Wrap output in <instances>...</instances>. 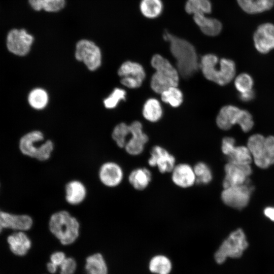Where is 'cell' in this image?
<instances>
[{
  "instance_id": "1",
  "label": "cell",
  "mask_w": 274,
  "mask_h": 274,
  "mask_svg": "<svg viewBox=\"0 0 274 274\" xmlns=\"http://www.w3.org/2000/svg\"><path fill=\"white\" fill-rule=\"evenodd\" d=\"M164 39L169 43L170 52L177 61V70L184 79L191 77L199 68L195 48L188 41L165 31Z\"/></svg>"
},
{
  "instance_id": "2",
  "label": "cell",
  "mask_w": 274,
  "mask_h": 274,
  "mask_svg": "<svg viewBox=\"0 0 274 274\" xmlns=\"http://www.w3.org/2000/svg\"><path fill=\"white\" fill-rule=\"evenodd\" d=\"M199 68L207 80L221 86L230 82L236 72L233 60L227 58L219 59L213 54H207L201 57Z\"/></svg>"
},
{
  "instance_id": "3",
  "label": "cell",
  "mask_w": 274,
  "mask_h": 274,
  "mask_svg": "<svg viewBox=\"0 0 274 274\" xmlns=\"http://www.w3.org/2000/svg\"><path fill=\"white\" fill-rule=\"evenodd\" d=\"M48 227L51 233L63 245L72 244L79 235L80 223L67 211H59L52 214Z\"/></svg>"
},
{
  "instance_id": "4",
  "label": "cell",
  "mask_w": 274,
  "mask_h": 274,
  "mask_svg": "<svg viewBox=\"0 0 274 274\" xmlns=\"http://www.w3.org/2000/svg\"><path fill=\"white\" fill-rule=\"evenodd\" d=\"M151 64L155 70L151 79V89L156 93L160 94L166 89L177 86L179 82V73L167 59L160 54L154 55L151 60Z\"/></svg>"
},
{
  "instance_id": "5",
  "label": "cell",
  "mask_w": 274,
  "mask_h": 274,
  "mask_svg": "<svg viewBox=\"0 0 274 274\" xmlns=\"http://www.w3.org/2000/svg\"><path fill=\"white\" fill-rule=\"evenodd\" d=\"M44 139V135L40 131L29 132L20 139L19 149L24 155L41 161H46L51 156L54 145L50 140L41 143Z\"/></svg>"
},
{
  "instance_id": "6",
  "label": "cell",
  "mask_w": 274,
  "mask_h": 274,
  "mask_svg": "<svg viewBox=\"0 0 274 274\" xmlns=\"http://www.w3.org/2000/svg\"><path fill=\"white\" fill-rule=\"evenodd\" d=\"M248 246L244 232L242 229H237L230 233L221 243L214 253V260L216 263L222 264L228 258H239Z\"/></svg>"
},
{
  "instance_id": "7",
  "label": "cell",
  "mask_w": 274,
  "mask_h": 274,
  "mask_svg": "<svg viewBox=\"0 0 274 274\" xmlns=\"http://www.w3.org/2000/svg\"><path fill=\"white\" fill-rule=\"evenodd\" d=\"M76 59L83 62L90 71H95L100 65L101 52L96 43L87 38L78 40L75 45Z\"/></svg>"
},
{
  "instance_id": "8",
  "label": "cell",
  "mask_w": 274,
  "mask_h": 274,
  "mask_svg": "<svg viewBox=\"0 0 274 274\" xmlns=\"http://www.w3.org/2000/svg\"><path fill=\"white\" fill-rule=\"evenodd\" d=\"M265 139L262 135L255 134L249 137L247 143L255 164L261 168L269 167L274 162V153L267 147Z\"/></svg>"
},
{
  "instance_id": "9",
  "label": "cell",
  "mask_w": 274,
  "mask_h": 274,
  "mask_svg": "<svg viewBox=\"0 0 274 274\" xmlns=\"http://www.w3.org/2000/svg\"><path fill=\"white\" fill-rule=\"evenodd\" d=\"M35 38L23 28L11 29L8 33L6 45L8 50L13 54L23 56L30 51Z\"/></svg>"
},
{
  "instance_id": "10",
  "label": "cell",
  "mask_w": 274,
  "mask_h": 274,
  "mask_svg": "<svg viewBox=\"0 0 274 274\" xmlns=\"http://www.w3.org/2000/svg\"><path fill=\"white\" fill-rule=\"evenodd\" d=\"M253 187L248 183L224 188L221 193V199L227 206L241 210L249 203Z\"/></svg>"
},
{
  "instance_id": "11",
  "label": "cell",
  "mask_w": 274,
  "mask_h": 274,
  "mask_svg": "<svg viewBox=\"0 0 274 274\" xmlns=\"http://www.w3.org/2000/svg\"><path fill=\"white\" fill-rule=\"evenodd\" d=\"M118 74L121 78V83L131 89L140 87L146 77L143 66L138 62L131 61L123 62L118 71Z\"/></svg>"
},
{
  "instance_id": "12",
  "label": "cell",
  "mask_w": 274,
  "mask_h": 274,
  "mask_svg": "<svg viewBox=\"0 0 274 274\" xmlns=\"http://www.w3.org/2000/svg\"><path fill=\"white\" fill-rule=\"evenodd\" d=\"M32 218L26 214H15L0 209V234L5 229L26 231L33 225Z\"/></svg>"
},
{
  "instance_id": "13",
  "label": "cell",
  "mask_w": 274,
  "mask_h": 274,
  "mask_svg": "<svg viewBox=\"0 0 274 274\" xmlns=\"http://www.w3.org/2000/svg\"><path fill=\"white\" fill-rule=\"evenodd\" d=\"M224 170V188L245 184L252 172L250 164L238 165L228 162L225 165Z\"/></svg>"
},
{
  "instance_id": "14",
  "label": "cell",
  "mask_w": 274,
  "mask_h": 274,
  "mask_svg": "<svg viewBox=\"0 0 274 274\" xmlns=\"http://www.w3.org/2000/svg\"><path fill=\"white\" fill-rule=\"evenodd\" d=\"M129 125L131 137L126 142L124 149L131 155H138L143 151L148 136L143 132V125L140 121H133Z\"/></svg>"
},
{
  "instance_id": "15",
  "label": "cell",
  "mask_w": 274,
  "mask_h": 274,
  "mask_svg": "<svg viewBox=\"0 0 274 274\" xmlns=\"http://www.w3.org/2000/svg\"><path fill=\"white\" fill-rule=\"evenodd\" d=\"M175 163V157L163 147L155 146L151 149L148 164L152 167L156 166L160 173L171 172Z\"/></svg>"
},
{
  "instance_id": "16",
  "label": "cell",
  "mask_w": 274,
  "mask_h": 274,
  "mask_svg": "<svg viewBox=\"0 0 274 274\" xmlns=\"http://www.w3.org/2000/svg\"><path fill=\"white\" fill-rule=\"evenodd\" d=\"M253 40L256 50L261 53H267L274 49V25L266 23L259 25Z\"/></svg>"
},
{
  "instance_id": "17",
  "label": "cell",
  "mask_w": 274,
  "mask_h": 274,
  "mask_svg": "<svg viewBox=\"0 0 274 274\" xmlns=\"http://www.w3.org/2000/svg\"><path fill=\"white\" fill-rule=\"evenodd\" d=\"M98 177L100 182L105 186L115 187L121 183L123 179V172L118 163L107 162L100 166Z\"/></svg>"
},
{
  "instance_id": "18",
  "label": "cell",
  "mask_w": 274,
  "mask_h": 274,
  "mask_svg": "<svg viewBox=\"0 0 274 274\" xmlns=\"http://www.w3.org/2000/svg\"><path fill=\"white\" fill-rule=\"evenodd\" d=\"M243 111V110L235 106L227 105L223 107L216 118L217 126L222 130H227L233 125L239 124Z\"/></svg>"
},
{
  "instance_id": "19",
  "label": "cell",
  "mask_w": 274,
  "mask_h": 274,
  "mask_svg": "<svg viewBox=\"0 0 274 274\" xmlns=\"http://www.w3.org/2000/svg\"><path fill=\"white\" fill-rule=\"evenodd\" d=\"M171 172L172 180L177 186L186 188L192 186L196 183L193 167L188 164L176 165Z\"/></svg>"
},
{
  "instance_id": "20",
  "label": "cell",
  "mask_w": 274,
  "mask_h": 274,
  "mask_svg": "<svg viewBox=\"0 0 274 274\" xmlns=\"http://www.w3.org/2000/svg\"><path fill=\"white\" fill-rule=\"evenodd\" d=\"M7 242L11 252L17 256L27 254L31 247V241L23 231H15L7 238Z\"/></svg>"
},
{
  "instance_id": "21",
  "label": "cell",
  "mask_w": 274,
  "mask_h": 274,
  "mask_svg": "<svg viewBox=\"0 0 274 274\" xmlns=\"http://www.w3.org/2000/svg\"><path fill=\"white\" fill-rule=\"evenodd\" d=\"M86 195L85 186L79 180L71 181L65 186V199L71 205L76 206L81 203Z\"/></svg>"
},
{
  "instance_id": "22",
  "label": "cell",
  "mask_w": 274,
  "mask_h": 274,
  "mask_svg": "<svg viewBox=\"0 0 274 274\" xmlns=\"http://www.w3.org/2000/svg\"><path fill=\"white\" fill-rule=\"evenodd\" d=\"M193 18L195 23L204 35L214 37L221 32L222 26L218 19L208 17L203 13L194 14Z\"/></svg>"
},
{
  "instance_id": "23",
  "label": "cell",
  "mask_w": 274,
  "mask_h": 274,
  "mask_svg": "<svg viewBox=\"0 0 274 274\" xmlns=\"http://www.w3.org/2000/svg\"><path fill=\"white\" fill-rule=\"evenodd\" d=\"M148 269L152 274H170L173 269V263L167 256L157 254L149 260Z\"/></svg>"
},
{
  "instance_id": "24",
  "label": "cell",
  "mask_w": 274,
  "mask_h": 274,
  "mask_svg": "<svg viewBox=\"0 0 274 274\" xmlns=\"http://www.w3.org/2000/svg\"><path fill=\"white\" fill-rule=\"evenodd\" d=\"M152 179L150 171L144 167L137 168L131 172L128 176L130 184L135 189L142 190L149 184Z\"/></svg>"
},
{
  "instance_id": "25",
  "label": "cell",
  "mask_w": 274,
  "mask_h": 274,
  "mask_svg": "<svg viewBox=\"0 0 274 274\" xmlns=\"http://www.w3.org/2000/svg\"><path fill=\"white\" fill-rule=\"evenodd\" d=\"M240 7L249 14L261 13L270 9L274 0H237Z\"/></svg>"
},
{
  "instance_id": "26",
  "label": "cell",
  "mask_w": 274,
  "mask_h": 274,
  "mask_svg": "<svg viewBox=\"0 0 274 274\" xmlns=\"http://www.w3.org/2000/svg\"><path fill=\"white\" fill-rule=\"evenodd\" d=\"M85 269L86 274H108L106 262L100 253H95L87 258Z\"/></svg>"
},
{
  "instance_id": "27",
  "label": "cell",
  "mask_w": 274,
  "mask_h": 274,
  "mask_svg": "<svg viewBox=\"0 0 274 274\" xmlns=\"http://www.w3.org/2000/svg\"><path fill=\"white\" fill-rule=\"evenodd\" d=\"M142 113L144 117L149 121L155 122L159 120L163 111L159 100L154 98L147 99L144 105Z\"/></svg>"
},
{
  "instance_id": "28",
  "label": "cell",
  "mask_w": 274,
  "mask_h": 274,
  "mask_svg": "<svg viewBox=\"0 0 274 274\" xmlns=\"http://www.w3.org/2000/svg\"><path fill=\"white\" fill-rule=\"evenodd\" d=\"M228 162L238 165L250 164L252 156L247 147L235 146L227 156Z\"/></svg>"
},
{
  "instance_id": "29",
  "label": "cell",
  "mask_w": 274,
  "mask_h": 274,
  "mask_svg": "<svg viewBox=\"0 0 274 274\" xmlns=\"http://www.w3.org/2000/svg\"><path fill=\"white\" fill-rule=\"evenodd\" d=\"M161 0H141L140 10L143 15L148 18H155L161 14L163 10Z\"/></svg>"
},
{
  "instance_id": "30",
  "label": "cell",
  "mask_w": 274,
  "mask_h": 274,
  "mask_svg": "<svg viewBox=\"0 0 274 274\" xmlns=\"http://www.w3.org/2000/svg\"><path fill=\"white\" fill-rule=\"evenodd\" d=\"M210 0H187L185 6L186 12L189 14H209L212 11Z\"/></svg>"
},
{
  "instance_id": "31",
  "label": "cell",
  "mask_w": 274,
  "mask_h": 274,
  "mask_svg": "<svg viewBox=\"0 0 274 274\" xmlns=\"http://www.w3.org/2000/svg\"><path fill=\"white\" fill-rule=\"evenodd\" d=\"M28 101L29 105L33 109H43L47 106L48 102V94L42 88H35L29 93Z\"/></svg>"
},
{
  "instance_id": "32",
  "label": "cell",
  "mask_w": 274,
  "mask_h": 274,
  "mask_svg": "<svg viewBox=\"0 0 274 274\" xmlns=\"http://www.w3.org/2000/svg\"><path fill=\"white\" fill-rule=\"evenodd\" d=\"M160 94L161 100L174 108L180 106L183 100V93L177 86L170 87Z\"/></svg>"
},
{
  "instance_id": "33",
  "label": "cell",
  "mask_w": 274,
  "mask_h": 274,
  "mask_svg": "<svg viewBox=\"0 0 274 274\" xmlns=\"http://www.w3.org/2000/svg\"><path fill=\"white\" fill-rule=\"evenodd\" d=\"M193 169L196 183L206 185L212 181L213 179L212 170L206 163L198 162L194 165Z\"/></svg>"
},
{
  "instance_id": "34",
  "label": "cell",
  "mask_w": 274,
  "mask_h": 274,
  "mask_svg": "<svg viewBox=\"0 0 274 274\" xmlns=\"http://www.w3.org/2000/svg\"><path fill=\"white\" fill-rule=\"evenodd\" d=\"M129 129V125L121 122L116 125L113 130L112 139L120 148H124Z\"/></svg>"
},
{
  "instance_id": "35",
  "label": "cell",
  "mask_w": 274,
  "mask_h": 274,
  "mask_svg": "<svg viewBox=\"0 0 274 274\" xmlns=\"http://www.w3.org/2000/svg\"><path fill=\"white\" fill-rule=\"evenodd\" d=\"M234 85L240 93L246 92L253 89V80L249 74L242 73L235 79Z\"/></svg>"
},
{
  "instance_id": "36",
  "label": "cell",
  "mask_w": 274,
  "mask_h": 274,
  "mask_svg": "<svg viewBox=\"0 0 274 274\" xmlns=\"http://www.w3.org/2000/svg\"><path fill=\"white\" fill-rule=\"evenodd\" d=\"M126 91L121 88H116L114 89L111 94L104 100L105 107L107 109L115 108L121 100H125Z\"/></svg>"
},
{
  "instance_id": "37",
  "label": "cell",
  "mask_w": 274,
  "mask_h": 274,
  "mask_svg": "<svg viewBox=\"0 0 274 274\" xmlns=\"http://www.w3.org/2000/svg\"><path fill=\"white\" fill-rule=\"evenodd\" d=\"M66 5V0H45L43 10L48 13H57L63 10Z\"/></svg>"
},
{
  "instance_id": "38",
  "label": "cell",
  "mask_w": 274,
  "mask_h": 274,
  "mask_svg": "<svg viewBox=\"0 0 274 274\" xmlns=\"http://www.w3.org/2000/svg\"><path fill=\"white\" fill-rule=\"evenodd\" d=\"M77 264L74 259L67 257L59 266L60 274H73L76 270Z\"/></svg>"
},
{
  "instance_id": "39",
  "label": "cell",
  "mask_w": 274,
  "mask_h": 274,
  "mask_svg": "<svg viewBox=\"0 0 274 274\" xmlns=\"http://www.w3.org/2000/svg\"><path fill=\"white\" fill-rule=\"evenodd\" d=\"M235 141L234 138L231 137H225L223 139L221 145L222 152L227 156L233 148L235 146Z\"/></svg>"
},
{
  "instance_id": "40",
  "label": "cell",
  "mask_w": 274,
  "mask_h": 274,
  "mask_svg": "<svg viewBox=\"0 0 274 274\" xmlns=\"http://www.w3.org/2000/svg\"><path fill=\"white\" fill-rule=\"evenodd\" d=\"M65 258V255L63 252H55L50 256V262L58 268Z\"/></svg>"
},
{
  "instance_id": "41",
  "label": "cell",
  "mask_w": 274,
  "mask_h": 274,
  "mask_svg": "<svg viewBox=\"0 0 274 274\" xmlns=\"http://www.w3.org/2000/svg\"><path fill=\"white\" fill-rule=\"evenodd\" d=\"M45 0H28L30 7L35 11L41 12L43 10V6Z\"/></svg>"
},
{
  "instance_id": "42",
  "label": "cell",
  "mask_w": 274,
  "mask_h": 274,
  "mask_svg": "<svg viewBox=\"0 0 274 274\" xmlns=\"http://www.w3.org/2000/svg\"><path fill=\"white\" fill-rule=\"evenodd\" d=\"M254 92L252 89L246 92L241 93L239 98L243 101H249L254 98Z\"/></svg>"
},
{
  "instance_id": "43",
  "label": "cell",
  "mask_w": 274,
  "mask_h": 274,
  "mask_svg": "<svg viewBox=\"0 0 274 274\" xmlns=\"http://www.w3.org/2000/svg\"><path fill=\"white\" fill-rule=\"evenodd\" d=\"M265 216L274 221V207H267L264 210Z\"/></svg>"
},
{
  "instance_id": "44",
  "label": "cell",
  "mask_w": 274,
  "mask_h": 274,
  "mask_svg": "<svg viewBox=\"0 0 274 274\" xmlns=\"http://www.w3.org/2000/svg\"><path fill=\"white\" fill-rule=\"evenodd\" d=\"M47 270L52 273L56 272L58 269V267L52 264L51 262H48L47 264Z\"/></svg>"
}]
</instances>
